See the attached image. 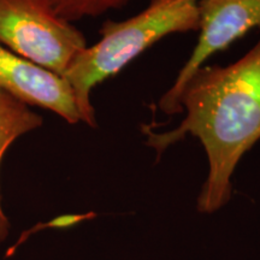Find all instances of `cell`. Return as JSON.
Instances as JSON below:
<instances>
[{"label":"cell","instance_id":"obj_3","mask_svg":"<svg viewBox=\"0 0 260 260\" xmlns=\"http://www.w3.org/2000/svg\"><path fill=\"white\" fill-rule=\"evenodd\" d=\"M0 44L59 76L88 46L82 32L45 0H0Z\"/></svg>","mask_w":260,"mask_h":260},{"label":"cell","instance_id":"obj_6","mask_svg":"<svg viewBox=\"0 0 260 260\" xmlns=\"http://www.w3.org/2000/svg\"><path fill=\"white\" fill-rule=\"evenodd\" d=\"M42 125V117L9 94L0 92V165L6 151L21 136ZM10 222L2 205L0 189V243L8 239Z\"/></svg>","mask_w":260,"mask_h":260},{"label":"cell","instance_id":"obj_1","mask_svg":"<svg viewBox=\"0 0 260 260\" xmlns=\"http://www.w3.org/2000/svg\"><path fill=\"white\" fill-rule=\"evenodd\" d=\"M186 117L165 133L144 130L146 145L158 154L187 135L200 140L209 174L197 199V211L218 212L233 195V175L241 158L260 139V41L226 67H203L181 93Z\"/></svg>","mask_w":260,"mask_h":260},{"label":"cell","instance_id":"obj_4","mask_svg":"<svg viewBox=\"0 0 260 260\" xmlns=\"http://www.w3.org/2000/svg\"><path fill=\"white\" fill-rule=\"evenodd\" d=\"M199 40L176 80L162 94L158 106L161 112H182L181 93L205 61L224 50L251 29L260 27V0H199Z\"/></svg>","mask_w":260,"mask_h":260},{"label":"cell","instance_id":"obj_2","mask_svg":"<svg viewBox=\"0 0 260 260\" xmlns=\"http://www.w3.org/2000/svg\"><path fill=\"white\" fill-rule=\"evenodd\" d=\"M199 0H151L147 8L125 21H106L100 40L77 54L64 79L73 89L81 122L96 126L90 103L93 88L118 74L161 38L199 30Z\"/></svg>","mask_w":260,"mask_h":260},{"label":"cell","instance_id":"obj_7","mask_svg":"<svg viewBox=\"0 0 260 260\" xmlns=\"http://www.w3.org/2000/svg\"><path fill=\"white\" fill-rule=\"evenodd\" d=\"M59 17L73 23L86 17H98L122 9L132 0H45Z\"/></svg>","mask_w":260,"mask_h":260},{"label":"cell","instance_id":"obj_5","mask_svg":"<svg viewBox=\"0 0 260 260\" xmlns=\"http://www.w3.org/2000/svg\"><path fill=\"white\" fill-rule=\"evenodd\" d=\"M0 92L28 106L50 110L70 124L81 122L74 92L63 76L24 59L2 44Z\"/></svg>","mask_w":260,"mask_h":260}]
</instances>
